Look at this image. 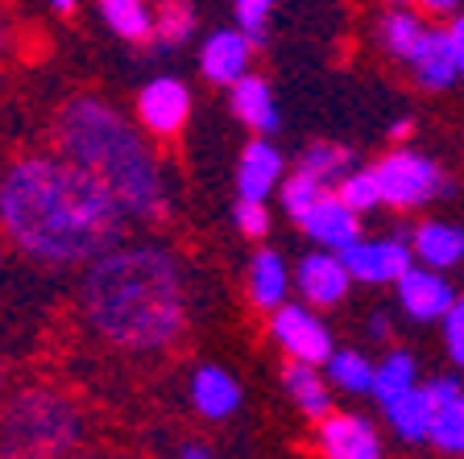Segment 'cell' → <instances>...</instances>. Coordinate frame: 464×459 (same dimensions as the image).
<instances>
[{"label":"cell","mask_w":464,"mask_h":459,"mask_svg":"<svg viewBox=\"0 0 464 459\" xmlns=\"http://www.w3.org/2000/svg\"><path fill=\"white\" fill-rule=\"evenodd\" d=\"M125 203L58 149L21 153L0 170V236L38 269H87L129 232Z\"/></svg>","instance_id":"6da1fadb"},{"label":"cell","mask_w":464,"mask_h":459,"mask_svg":"<svg viewBox=\"0 0 464 459\" xmlns=\"http://www.w3.org/2000/svg\"><path fill=\"white\" fill-rule=\"evenodd\" d=\"M187 315V269L158 240H121L79 278V319L116 352H166L183 339Z\"/></svg>","instance_id":"7a4b0ae2"},{"label":"cell","mask_w":464,"mask_h":459,"mask_svg":"<svg viewBox=\"0 0 464 459\" xmlns=\"http://www.w3.org/2000/svg\"><path fill=\"white\" fill-rule=\"evenodd\" d=\"M50 141L63 158L96 174L125 203L133 224H162L170 215V178L154 137L104 96H71L58 108Z\"/></svg>","instance_id":"3957f363"},{"label":"cell","mask_w":464,"mask_h":459,"mask_svg":"<svg viewBox=\"0 0 464 459\" xmlns=\"http://www.w3.org/2000/svg\"><path fill=\"white\" fill-rule=\"evenodd\" d=\"M83 439V410L54 385H25L0 402V459H67Z\"/></svg>","instance_id":"277c9868"},{"label":"cell","mask_w":464,"mask_h":459,"mask_svg":"<svg viewBox=\"0 0 464 459\" xmlns=\"http://www.w3.org/2000/svg\"><path fill=\"white\" fill-rule=\"evenodd\" d=\"M373 174L382 182L386 207L394 211H423L427 203H440L444 195H452V178L444 166L419 149H406V145L382 153L373 162Z\"/></svg>","instance_id":"5b68a950"},{"label":"cell","mask_w":464,"mask_h":459,"mask_svg":"<svg viewBox=\"0 0 464 459\" xmlns=\"http://www.w3.org/2000/svg\"><path fill=\"white\" fill-rule=\"evenodd\" d=\"M270 339L278 344V352L286 360L303 364H328V356L336 352V335H332L328 319L319 315L311 302H282L270 315Z\"/></svg>","instance_id":"8992f818"},{"label":"cell","mask_w":464,"mask_h":459,"mask_svg":"<svg viewBox=\"0 0 464 459\" xmlns=\"http://www.w3.org/2000/svg\"><path fill=\"white\" fill-rule=\"evenodd\" d=\"M353 282L361 286H394L406 269L415 265V249H411V228H390L382 236H357L353 244L340 249Z\"/></svg>","instance_id":"52a82bcc"},{"label":"cell","mask_w":464,"mask_h":459,"mask_svg":"<svg viewBox=\"0 0 464 459\" xmlns=\"http://www.w3.org/2000/svg\"><path fill=\"white\" fill-rule=\"evenodd\" d=\"M191 104H195L191 87L183 79L158 75L137 91L133 112H137V125L154 137V141H174L187 129V120H191Z\"/></svg>","instance_id":"ba28073f"},{"label":"cell","mask_w":464,"mask_h":459,"mask_svg":"<svg viewBox=\"0 0 464 459\" xmlns=\"http://www.w3.org/2000/svg\"><path fill=\"white\" fill-rule=\"evenodd\" d=\"M456 298L460 294H456V286L448 282L444 269L419 265V261L394 282V302L411 323H444V315L452 311Z\"/></svg>","instance_id":"9c48e42d"},{"label":"cell","mask_w":464,"mask_h":459,"mask_svg":"<svg viewBox=\"0 0 464 459\" xmlns=\"http://www.w3.org/2000/svg\"><path fill=\"white\" fill-rule=\"evenodd\" d=\"M315 443L324 459H386V443L365 414L332 410L315 422Z\"/></svg>","instance_id":"30bf717a"},{"label":"cell","mask_w":464,"mask_h":459,"mask_svg":"<svg viewBox=\"0 0 464 459\" xmlns=\"http://www.w3.org/2000/svg\"><path fill=\"white\" fill-rule=\"evenodd\" d=\"M295 290L303 302H311L315 311H332L348 298L353 290V273H348L344 257L336 249H311L307 257L295 265Z\"/></svg>","instance_id":"8fae6325"},{"label":"cell","mask_w":464,"mask_h":459,"mask_svg":"<svg viewBox=\"0 0 464 459\" xmlns=\"http://www.w3.org/2000/svg\"><path fill=\"white\" fill-rule=\"evenodd\" d=\"M253 50H257V42H253L241 25L212 29V33L203 38V46H199V71H203V79H208L212 87H232L237 79L249 75Z\"/></svg>","instance_id":"7c38bea8"},{"label":"cell","mask_w":464,"mask_h":459,"mask_svg":"<svg viewBox=\"0 0 464 459\" xmlns=\"http://www.w3.org/2000/svg\"><path fill=\"white\" fill-rule=\"evenodd\" d=\"M286 153L270 141V137H253L237 158V199H261L270 203L278 195L282 178H286Z\"/></svg>","instance_id":"4fadbf2b"},{"label":"cell","mask_w":464,"mask_h":459,"mask_svg":"<svg viewBox=\"0 0 464 459\" xmlns=\"http://www.w3.org/2000/svg\"><path fill=\"white\" fill-rule=\"evenodd\" d=\"M406 67H411V79H415L423 91H448V87H456V79H464V75H460V62H456L452 29L427 25L415 54L406 58Z\"/></svg>","instance_id":"5bb4252c"},{"label":"cell","mask_w":464,"mask_h":459,"mask_svg":"<svg viewBox=\"0 0 464 459\" xmlns=\"http://www.w3.org/2000/svg\"><path fill=\"white\" fill-rule=\"evenodd\" d=\"M427 393L435 402V422H431V447L444 455H464V381L456 373L427 377Z\"/></svg>","instance_id":"9a60e30c"},{"label":"cell","mask_w":464,"mask_h":459,"mask_svg":"<svg viewBox=\"0 0 464 459\" xmlns=\"http://www.w3.org/2000/svg\"><path fill=\"white\" fill-rule=\"evenodd\" d=\"M361 220H365V215L348 207V203L336 195V186H332V191L299 220V228L315 249H336L340 253L344 244H353L357 236H365V232H361Z\"/></svg>","instance_id":"2e32d148"},{"label":"cell","mask_w":464,"mask_h":459,"mask_svg":"<svg viewBox=\"0 0 464 459\" xmlns=\"http://www.w3.org/2000/svg\"><path fill=\"white\" fill-rule=\"evenodd\" d=\"M187 397H191L199 418L224 422L241 410V381L220 364H195L191 381H187Z\"/></svg>","instance_id":"e0dca14e"},{"label":"cell","mask_w":464,"mask_h":459,"mask_svg":"<svg viewBox=\"0 0 464 459\" xmlns=\"http://www.w3.org/2000/svg\"><path fill=\"white\" fill-rule=\"evenodd\" d=\"M228 104H232V116H237L249 133H257V137L278 133L282 112H278V96H274L270 79H261L249 71L245 79H237V83L228 87Z\"/></svg>","instance_id":"ac0fdd59"},{"label":"cell","mask_w":464,"mask_h":459,"mask_svg":"<svg viewBox=\"0 0 464 459\" xmlns=\"http://www.w3.org/2000/svg\"><path fill=\"white\" fill-rule=\"evenodd\" d=\"M245 290H249V302L257 306L261 315H274L282 302H290V265L278 249H266L261 244L249 261V278H245Z\"/></svg>","instance_id":"d6986e66"},{"label":"cell","mask_w":464,"mask_h":459,"mask_svg":"<svg viewBox=\"0 0 464 459\" xmlns=\"http://www.w3.org/2000/svg\"><path fill=\"white\" fill-rule=\"evenodd\" d=\"M411 249H415L419 265L431 269H456L464 265V228L448 220H423L411 228Z\"/></svg>","instance_id":"ffe728a7"},{"label":"cell","mask_w":464,"mask_h":459,"mask_svg":"<svg viewBox=\"0 0 464 459\" xmlns=\"http://www.w3.org/2000/svg\"><path fill=\"white\" fill-rule=\"evenodd\" d=\"M282 389L311 422L328 418L332 414V381L319 364H303V360H286L282 364Z\"/></svg>","instance_id":"44dd1931"},{"label":"cell","mask_w":464,"mask_h":459,"mask_svg":"<svg viewBox=\"0 0 464 459\" xmlns=\"http://www.w3.org/2000/svg\"><path fill=\"white\" fill-rule=\"evenodd\" d=\"M423 13L419 9H406V5H386V13L377 17L373 25V38L382 46V54H390L394 62H406V58L415 54L419 38H423Z\"/></svg>","instance_id":"7402d4cb"},{"label":"cell","mask_w":464,"mask_h":459,"mask_svg":"<svg viewBox=\"0 0 464 459\" xmlns=\"http://www.w3.org/2000/svg\"><path fill=\"white\" fill-rule=\"evenodd\" d=\"M382 414H386V426H390V431H394L402 443H427V439H431L435 402H431V393H427V385H419V389L402 393L398 402L382 406Z\"/></svg>","instance_id":"603a6c76"},{"label":"cell","mask_w":464,"mask_h":459,"mask_svg":"<svg viewBox=\"0 0 464 459\" xmlns=\"http://www.w3.org/2000/svg\"><path fill=\"white\" fill-rule=\"evenodd\" d=\"M104 25L112 29L121 42L129 46H141V42L154 38V5L150 0H96Z\"/></svg>","instance_id":"cb8c5ba5"},{"label":"cell","mask_w":464,"mask_h":459,"mask_svg":"<svg viewBox=\"0 0 464 459\" xmlns=\"http://www.w3.org/2000/svg\"><path fill=\"white\" fill-rule=\"evenodd\" d=\"M419 360L415 352H406V348H390L382 360H377V373H373V402L377 406H390L398 402L402 393L419 389Z\"/></svg>","instance_id":"d4e9b609"},{"label":"cell","mask_w":464,"mask_h":459,"mask_svg":"<svg viewBox=\"0 0 464 459\" xmlns=\"http://www.w3.org/2000/svg\"><path fill=\"white\" fill-rule=\"evenodd\" d=\"M332 389L340 393H353V397H373V373H377V360H369L365 352L357 348H336L324 364Z\"/></svg>","instance_id":"484cf974"},{"label":"cell","mask_w":464,"mask_h":459,"mask_svg":"<svg viewBox=\"0 0 464 459\" xmlns=\"http://www.w3.org/2000/svg\"><path fill=\"white\" fill-rule=\"evenodd\" d=\"M195 38V9L191 0H162L154 13V50H179Z\"/></svg>","instance_id":"4316f807"},{"label":"cell","mask_w":464,"mask_h":459,"mask_svg":"<svg viewBox=\"0 0 464 459\" xmlns=\"http://www.w3.org/2000/svg\"><path fill=\"white\" fill-rule=\"evenodd\" d=\"M295 166L307 170V174H315V178H324L328 186H336V182L357 166V153L348 149V145H336V141H311L307 149L299 153V162Z\"/></svg>","instance_id":"83f0119b"},{"label":"cell","mask_w":464,"mask_h":459,"mask_svg":"<svg viewBox=\"0 0 464 459\" xmlns=\"http://www.w3.org/2000/svg\"><path fill=\"white\" fill-rule=\"evenodd\" d=\"M328 191H332V186L324 178H315V174H307V170H299V166H295V170L282 178V186H278V203H282V211H286L290 220L299 224Z\"/></svg>","instance_id":"f1b7e54d"},{"label":"cell","mask_w":464,"mask_h":459,"mask_svg":"<svg viewBox=\"0 0 464 459\" xmlns=\"http://www.w3.org/2000/svg\"><path fill=\"white\" fill-rule=\"evenodd\" d=\"M336 195L353 211H361V215H373V211L386 207V199H382V182H377L373 166H353V170L336 182Z\"/></svg>","instance_id":"f546056e"},{"label":"cell","mask_w":464,"mask_h":459,"mask_svg":"<svg viewBox=\"0 0 464 459\" xmlns=\"http://www.w3.org/2000/svg\"><path fill=\"white\" fill-rule=\"evenodd\" d=\"M278 0H232V13H237V25L249 33L257 46L270 42V13Z\"/></svg>","instance_id":"4dcf8cb0"},{"label":"cell","mask_w":464,"mask_h":459,"mask_svg":"<svg viewBox=\"0 0 464 459\" xmlns=\"http://www.w3.org/2000/svg\"><path fill=\"white\" fill-rule=\"evenodd\" d=\"M232 228L241 232L245 240L270 236V203H261V199H237V203H232Z\"/></svg>","instance_id":"1f68e13d"},{"label":"cell","mask_w":464,"mask_h":459,"mask_svg":"<svg viewBox=\"0 0 464 459\" xmlns=\"http://www.w3.org/2000/svg\"><path fill=\"white\" fill-rule=\"evenodd\" d=\"M444 348H448V360H452V368H460L464 373V294L452 302V311L444 315Z\"/></svg>","instance_id":"d6a6232c"},{"label":"cell","mask_w":464,"mask_h":459,"mask_svg":"<svg viewBox=\"0 0 464 459\" xmlns=\"http://www.w3.org/2000/svg\"><path fill=\"white\" fill-rule=\"evenodd\" d=\"M365 331H369V339L386 344L390 335H394V315H390V311H373V315L365 319Z\"/></svg>","instance_id":"836d02e7"},{"label":"cell","mask_w":464,"mask_h":459,"mask_svg":"<svg viewBox=\"0 0 464 459\" xmlns=\"http://www.w3.org/2000/svg\"><path fill=\"white\" fill-rule=\"evenodd\" d=\"M411 5L419 13H427V17H456L464 0H411Z\"/></svg>","instance_id":"e575fe53"},{"label":"cell","mask_w":464,"mask_h":459,"mask_svg":"<svg viewBox=\"0 0 464 459\" xmlns=\"http://www.w3.org/2000/svg\"><path fill=\"white\" fill-rule=\"evenodd\" d=\"M411 133H415V116H398V120H390V129H386V137L394 145L411 141Z\"/></svg>","instance_id":"d590c367"},{"label":"cell","mask_w":464,"mask_h":459,"mask_svg":"<svg viewBox=\"0 0 464 459\" xmlns=\"http://www.w3.org/2000/svg\"><path fill=\"white\" fill-rule=\"evenodd\" d=\"M448 29H452L456 62H460V75H464V13H456V17H448Z\"/></svg>","instance_id":"8d00e7d4"},{"label":"cell","mask_w":464,"mask_h":459,"mask_svg":"<svg viewBox=\"0 0 464 459\" xmlns=\"http://www.w3.org/2000/svg\"><path fill=\"white\" fill-rule=\"evenodd\" d=\"M9 46H13V25H9V13H5V5H0V62H5Z\"/></svg>","instance_id":"74e56055"},{"label":"cell","mask_w":464,"mask_h":459,"mask_svg":"<svg viewBox=\"0 0 464 459\" xmlns=\"http://www.w3.org/2000/svg\"><path fill=\"white\" fill-rule=\"evenodd\" d=\"M179 459H212V451L203 447V443H187V447L179 451Z\"/></svg>","instance_id":"f35d334b"},{"label":"cell","mask_w":464,"mask_h":459,"mask_svg":"<svg viewBox=\"0 0 464 459\" xmlns=\"http://www.w3.org/2000/svg\"><path fill=\"white\" fill-rule=\"evenodd\" d=\"M46 5H50L54 13H63V17H71V13L79 9V0H46Z\"/></svg>","instance_id":"ab89813d"},{"label":"cell","mask_w":464,"mask_h":459,"mask_svg":"<svg viewBox=\"0 0 464 459\" xmlns=\"http://www.w3.org/2000/svg\"><path fill=\"white\" fill-rule=\"evenodd\" d=\"M5 385H9V360H5V348H0V402H5Z\"/></svg>","instance_id":"60d3db41"},{"label":"cell","mask_w":464,"mask_h":459,"mask_svg":"<svg viewBox=\"0 0 464 459\" xmlns=\"http://www.w3.org/2000/svg\"><path fill=\"white\" fill-rule=\"evenodd\" d=\"M5 249H9V244H5V236H0V290H5V265H9V257H5Z\"/></svg>","instance_id":"b9f144b4"},{"label":"cell","mask_w":464,"mask_h":459,"mask_svg":"<svg viewBox=\"0 0 464 459\" xmlns=\"http://www.w3.org/2000/svg\"><path fill=\"white\" fill-rule=\"evenodd\" d=\"M382 5H411V0H382Z\"/></svg>","instance_id":"7bdbcfd3"}]
</instances>
